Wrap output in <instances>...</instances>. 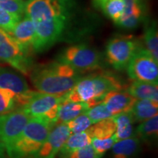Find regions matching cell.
Wrapping results in <instances>:
<instances>
[{"label":"cell","instance_id":"6da1fadb","mask_svg":"<svg viewBox=\"0 0 158 158\" xmlns=\"http://www.w3.org/2000/svg\"><path fill=\"white\" fill-rule=\"evenodd\" d=\"M29 76L38 92L54 95L68 93L81 78L80 73L59 61L33 67Z\"/></svg>","mask_w":158,"mask_h":158},{"label":"cell","instance_id":"7a4b0ae2","mask_svg":"<svg viewBox=\"0 0 158 158\" xmlns=\"http://www.w3.org/2000/svg\"><path fill=\"white\" fill-rule=\"evenodd\" d=\"M125 84L113 73H94L81 78L70 91L64 94L66 100L84 102L91 108L102 102L106 94L112 91L123 90Z\"/></svg>","mask_w":158,"mask_h":158},{"label":"cell","instance_id":"3957f363","mask_svg":"<svg viewBox=\"0 0 158 158\" xmlns=\"http://www.w3.org/2000/svg\"><path fill=\"white\" fill-rule=\"evenodd\" d=\"M55 125L45 116L31 117L21 133L5 147L8 158H35Z\"/></svg>","mask_w":158,"mask_h":158},{"label":"cell","instance_id":"277c9868","mask_svg":"<svg viewBox=\"0 0 158 158\" xmlns=\"http://www.w3.org/2000/svg\"><path fill=\"white\" fill-rule=\"evenodd\" d=\"M57 61L69 65L80 73L99 70L103 65L101 54L85 43L75 44L64 49Z\"/></svg>","mask_w":158,"mask_h":158},{"label":"cell","instance_id":"5b68a950","mask_svg":"<svg viewBox=\"0 0 158 158\" xmlns=\"http://www.w3.org/2000/svg\"><path fill=\"white\" fill-rule=\"evenodd\" d=\"M75 0H27L24 14L33 22L58 18L70 19Z\"/></svg>","mask_w":158,"mask_h":158},{"label":"cell","instance_id":"8992f818","mask_svg":"<svg viewBox=\"0 0 158 158\" xmlns=\"http://www.w3.org/2000/svg\"><path fill=\"white\" fill-rule=\"evenodd\" d=\"M0 60L10 65L24 76H29L34 67L29 51L25 50L10 33L1 29Z\"/></svg>","mask_w":158,"mask_h":158},{"label":"cell","instance_id":"52a82bcc","mask_svg":"<svg viewBox=\"0 0 158 158\" xmlns=\"http://www.w3.org/2000/svg\"><path fill=\"white\" fill-rule=\"evenodd\" d=\"M140 46L139 42L131 35L112 37L106 47V60L114 70H124Z\"/></svg>","mask_w":158,"mask_h":158},{"label":"cell","instance_id":"ba28073f","mask_svg":"<svg viewBox=\"0 0 158 158\" xmlns=\"http://www.w3.org/2000/svg\"><path fill=\"white\" fill-rule=\"evenodd\" d=\"M70 19L58 18L35 23V40L32 50L40 54L61 40L68 30Z\"/></svg>","mask_w":158,"mask_h":158},{"label":"cell","instance_id":"9c48e42d","mask_svg":"<svg viewBox=\"0 0 158 158\" xmlns=\"http://www.w3.org/2000/svg\"><path fill=\"white\" fill-rule=\"evenodd\" d=\"M127 71L132 80L157 84L158 61L144 47L137 49L127 65Z\"/></svg>","mask_w":158,"mask_h":158},{"label":"cell","instance_id":"30bf717a","mask_svg":"<svg viewBox=\"0 0 158 158\" xmlns=\"http://www.w3.org/2000/svg\"><path fill=\"white\" fill-rule=\"evenodd\" d=\"M62 95L35 92L26 104L20 107L30 117L45 116L56 124L59 105Z\"/></svg>","mask_w":158,"mask_h":158},{"label":"cell","instance_id":"8fae6325","mask_svg":"<svg viewBox=\"0 0 158 158\" xmlns=\"http://www.w3.org/2000/svg\"><path fill=\"white\" fill-rule=\"evenodd\" d=\"M31 117L21 108L0 115V142L5 147L15 139Z\"/></svg>","mask_w":158,"mask_h":158},{"label":"cell","instance_id":"7c38bea8","mask_svg":"<svg viewBox=\"0 0 158 158\" xmlns=\"http://www.w3.org/2000/svg\"><path fill=\"white\" fill-rule=\"evenodd\" d=\"M0 87L15 94L19 108L27 103L35 92L30 90L21 73L5 68H0Z\"/></svg>","mask_w":158,"mask_h":158},{"label":"cell","instance_id":"4fadbf2b","mask_svg":"<svg viewBox=\"0 0 158 158\" xmlns=\"http://www.w3.org/2000/svg\"><path fill=\"white\" fill-rule=\"evenodd\" d=\"M71 132L66 123L56 124L51 129L35 158H55Z\"/></svg>","mask_w":158,"mask_h":158},{"label":"cell","instance_id":"5bb4252c","mask_svg":"<svg viewBox=\"0 0 158 158\" xmlns=\"http://www.w3.org/2000/svg\"><path fill=\"white\" fill-rule=\"evenodd\" d=\"M136 101L127 91H112L106 94L102 102L113 116L130 111Z\"/></svg>","mask_w":158,"mask_h":158},{"label":"cell","instance_id":"9a60e30c","mask_svg":"<svg viewBox=\"0 0 158 158\" xmlns=\"http://www.w3.org/2000/svg\"><path fill=\"white\" fill-rule=\"evenodd\" d=\"M25 50H32L35 40V26L32 20L24 15L21 17L10 33Z\"/></svg>","mask_w":158,"mask_h":158},{"label":"cell","instance_id":"2e32d148","mask_svg":"<svg viewBox=\"0 0 158 158\" xmlns=\"http://www.w3.org/2000/svg\"><path fill=\"white\" fill-rule=\"evenodd\" d=\"M110 149V158H138L141 150V141L135 136L116 141Z\"/></svg>","mask_w":158,"mask_h":158},{"label":"cell","instance_id":"e0dca14e","mask_svg":"<svg viewBox=\"0 0 158 158\" xmlns=\"http://www.w3.org/2000/svg\"><path fill=\"white\" fill-rule=\"evenodd\" d=\"M64 94L62 95V101L59 105L56 124L67 123L89 108L86 102H73L66 100Z\"/></svg>","mask_w":158,"mask_h":158},{"label":"cell","instance_id":"ac0fdd59","mask_svg":"<svg viewBox=\"0 0 158 158\" xmlns=\"http://www.w3.org/2000/svg\"><path fill=\"white\" fill-rule=\"evenodd\" d=\"M113 117L116 124L114 135L116 141L135 137V129L134 128V124L136 122L130 110L116 114Z\"/></svg>","mask_w":158,"mask_h":158},{"label":"cell","instance_id":"d6986e66","mask_svg":"<svg viewBox=\"0 0 158 158\" xmlns=\"http://www.w3.org/2000/svg\"><path fill=\"white\" fill-rule=\"evenodd\" d=\"M126 91L136 100H150L158 102L157 84L134 81Z\"/></svg>","mask_w":158,"mask_h":158},{"label":"cell","instance_id":"ffe728a7","mask_svg":"<svg viewBox=\"0 0 158 158\" xmlns=\"http://www.w3.org/2000/svg\"><path fill=\"white\" fill-rule=\"evenodd\" d=\"M92 138L86 131L79 133H73L69 136L58 153L59 158H67L77 150L90 145Z\"/></svg>","mask_w":158,"mask_h":158},{"label":"cell","instance_id":"44dd1931","mask_svg":"<svg viewBox=\"0 0 158 158\" xmlns=\"http://www.w3.org/2000/svg\"><path fill=\"white\" fill-rule=\"evenodd\" d=\"M136 122H141L157 115L158 102L150 100H136L131 110Z\"/></svg>","mask_w":158,"mask_h":158},{"label":"cell","instance_id":"7402d4cb","mask_svg":"<svg viewBox=\"0 0 158 158\" xmlns=\"http://www.w3.org/2000/svg\"><path fill=\"white\" fill-rule=\"evenodd\" d=\"M135 136L148 144L155 143L158 137V116L141 122L136 127Z\"/></svg>","mask_w":158,"mask_h":158},{"label":"cell","instance_id":"603a6c76","mask_svg":"<svg viewBox=\"0 0 158 158\" xmlns=\"http://www.w3.org/2000/svg\"><path fill=\"white\" fill-rule=\"evenodd\" d=\"M116 131V124L114 117L106 118L92 124L86 130L91 138L106 139L114 135Z\"/></svg>","mask_w":158,"mask_h":158},{"label":"cell","instance_id":"cb8c5ba5","mask_svg":"<svg viewBox=\"0 0 158 158\" xmlns=\"http://www.w3.org/2000/svg\"><path fill=\"white\" fill-rule=\"evenodd\" d=\"M144 48L158 61V31L155 21H148L144 27Z\"/></svg>","mask_w":158,"mask_h":158},{"label":"cell","instance_id":"d4e9b609","mask_svg":"<svg viewBox=\"0 0 158 158\" xmlns=\"http://www.w3.org/2000/svg\"><path fill=\"white\" fill-rule=\"evenodd\" d=\"M105 15L114 23L122 16L124 10V0H107L102 7Z\"/></svg>","mask_w":158,"mask_h":158},{"label":"cell","instance_id":"484cf974","mask_svg":"<svg viewBox=\"0 0 158 158\" xmlns=\"http://www.w3.org/2000/svg\"><path fill=\"white\" fill-rule=\"evenodd\" d=\"M19 108L13 92L0 87V115L13 111Z\"/></svg>","mask_w":158,"mask_h":158},{"label":"cell","instance_id":"4316f807","mask_svg":"<svg viewBox=\"0 0 158 158\" xmlns=\"http://www.w3.org/2000/svg\"><path fill=\"white\" fill-rule=\"evenodd\" d=\"M116 142L115 135L106 139H98V138H92V145L95 155L98 158H102L108 150L111 149L113 145Z\"/></svg>","mask_w":158,"mask_h":158},{"label":"cell","instance_id":"83f0119b","mask_svg":"<svg viewBox=\"0 0 158 158\" xmlns=\"http://www.w3.org/2000/svg\"><path fill=\"white\" fill-rule=\"evenodd\" d=\"M66 124H68L71 133H79L86 131L92 125V122L89 118L86 112H84Z\"/></svg>","mask_w":158,"mask_h":158},{"label":"cell","instance_id":"f1b7e54d","mask_svg":"<svg viewBox=\"0 0 158 158\" xmlns=\"http://www.w3.org/2000/svg\"><path fill=\"white\" fill-rule=\"evenodd\" d=\"M86 114H87L89 118L92 122V124L114 116L108 111L102 102H100V103H98L89 108L86 111Z\"/></svg>","mask_w":158,"mask_h":158},{"label":"cell","instance_id":"f546056e","mask_svg":"<svg viewBox=\"0 0 158 158\" xmlns=\"http://www.w3.org/2000/svg\"><path fill=\"white\" fill-rule=\"evenodd\" d=\"M21 17V15L0 9V29L10 33Z\"/></svg>","mask_w":158,"mask_h":158},{"label":"cell","instance_id":"4dcf8cb0","mask_svg":"<svg viewBox=\"0 0 158 158\" xmlns=\"http://www.w3.org/2000/svg\"><path fill=\"white\" fill-rule=\"evenodd\" d=\"M124 15H134L144 19L145 12L142 0H124Z\"/></svg>","mask_w":158,"mask_h":158},{"label":"cell","instance_id":"1f68e13d","mask_svg":"<svg viewBox=\"0 0 158 158\" xmlns=\"http://www.w3.org/2000/svg\"><path fill=\"white\" fill-rule=\"evenodd\" d=\"M24 0H0V9L23 16L25 12Z\"/></svg>","mask_w":158,"mask_h":158},{"label":"cell","instance_id":"d6a6232c","mask_svg":"<svg viewBox=\"0 0 158 158\" xmlns=\"http://www.w3.org/2000/svg\"><path fill=\"white\" fill-rule=\"evenodd\" d=\"M67 158H98L94 153L92 145L77 150L69 155Z\"/></svg>","mask_w":158,"mask_h":158},{"label":"cell","instance_id":"836d02e7","mask_svg":"<svg viewBox=\"0 0 158 158\" xmlns=\"http://www.w3.org/2000/svg\"><path fill=\"white\" fill-rule=\"evenodd\" d=\"M106 1L107 0H92V3H93L94 7L98 9H102Z\"/></svg>","mask_w":158,"mask_h":158},{"label":"cell","instance_id":"e575fe53","mask_svg":"<svg viewBox=\"0 0 158 158\" xmlns=\"http://www.w3.org/2000/svg\"><path fill=\"white\" fill-rule=\"evenodd\" d=\"M0 158H8L5 145L0 142Z\"/></svg>","mask_w":158,"mask_h":158}]
</instances>
